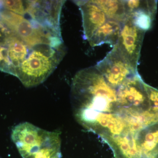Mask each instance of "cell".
Masks as SVG:
<instances>
[{
  "instance_id": "12",
  "label": "cell",
  "mask_w": 158,
  "mask_h": 158,
  "mask_svg": "<svg viewBox=\"0 0 158 158\" xmlns=\"http://www.w3.org/2000/svg\"><path fill=\"white\" fill-rule=\"evenodd\" d=\"M150 103L152 109L158 113V90L146 85Z\"/></svg>"
},
{
  "instance_id": "5",
  "label": "cell",
  "mask_w": 158,
  "mask_h": 158,
  "mask_svg": "<svg viewBox=\"0 0 158 158\" xmlns=\"http://www.w3.org/2000/svg\"><path fill=\"white\" fill-rule=\"evenodd\" d=\"M145 32L136 27L127 18L123 23L120 35L116 43L123 55L136 69Z\"/></svg>"
},
{
  "instance_id": "7",
  "label": "cell",
  "mask_w": 158,
  "mask_h": 158,
  "mask_svg": "<svg viewBox=\"0 0 158 158\" xmlns=\"http://www.w3.org/2000/svg\"><path fill=\"white\" fill-rule=\"evenodd\" d=\"M74 2L81 12L84 37L88 41L109 19L93 1H77Z\"/></svg>"
},
{
  "instance_id": "10",
  "label": "cell",
  "mask_w": 158,
  "mask_h": 158,
  "mask_svg": "<svg viewBox=\"0 0 158 158\" xmlns=\"http://www.w3.org/2000/svg\"><path fill=\"white\" fill-rule=\"evenodd\" d=\"M93 2L104 12L109 19L122 23L127 19L124 1L94 0Z\"/></svg>"
},
{
  "instance_id": "6",
  "label": "cell",
  "mask_w": 158,
  "mask_h": 158,
  "mask_svg": "<svg viewBox=\"0 0 158 158\" xmlns=\"http://www.w3.org/2000/svg\"><path fill=\"white\" fill-rule=\"evenodd\" d=\"M124 2L127 18L142 31L145 32L150 29L156 10V2L138 0Z\"/></svg>"
},
{
  "instance_id": "9",
  "label": "cell",
  "mask_w": 158,
  "mask_h": 158,
  "mask_svg": "<svg viewBox=\"0 0 158 158\" xmlns=\"http://www.w3.org/2000/svg\"><path fill=\"white\" fill-rule=\"evenodd\" d=\"M123 23L109 19L100 27L89 40L92 47L106 44L114 46L118 41Z\"/></svg>"
},
{
  "instance_id": "8",
  "label": "cell",
  "mask_w": 158,
  "mask_h": 158,
  "mask_svg": "<svg viewBox=\"0 0 158 158\" xmlns=\"http://www.w3.org/2000/svg\"><path fill=\"white\" fill-rule=\"evenodd\" d=\"M140 158H155L158 155V122L140 132L137 140Z\"/></svg>"
},
{
  "instance_id": "3",
  "label": "cell",
  "mask_w": 158,
  "mask_h": 158,
  "mask_svg": "<svg viewBox=\"0 0 158 158\" xmlns=\"http://www.w3.org/2000/svg\"><path fill=\"white\" fill-rule=\"evenodd\" d=\"M95 67L106 81L115 89L138 73L137 69L123 55L116 44Z\"/></svg>"
},
{
  "instance_id": "14",
  "label": "cell",
  "mask_w": 158,
  "mask_h": 158,
  "mask_svg": "<svg viewBox=\"0 0 158 158\" xmlns=\"http://www.w3.org/2000/svg\"></svg>"
},
{
  "instance_id": "11",
  "label": "cell",
  "mask_w": 158,
  "mask_h": 158,
  "mask_svg": "<svg viewBox=\"0 0 158 158\" xmlns=\"http://www.w3.org/2000/svg\"><path fill=\"white\" fill-rule=\"evenodd\" d=\"M3 8L16 14L24 15L26 13L25 1H2Z\"/></svg>"
},
{
  "instance_id": "4",
  "label": "cell",
  "mask_w": 158,
  "mask_h": 158,
  "mask_svg": "<svg viewBox=\"0 0 158 158\" xmlns=\"http://www.w3.org/2000/svg\"><path fill=\"white\" fill-rule=\"evenodd\" d=\"M65 1H26V13L48 30L61 34L60 15Z\"/></svg>"
},
{
  "instance_id": "15",
  "label": "cell",
  "mask_w": 158,
  "mask_h": 158,
  "mask_svg": "<svg viewBox=\"0 0 158 158\" xmlns=\"http://www.w3.org/2000/svg\"><path fill=\"white\" fill-rule=\"evenodd\" d=\"M0 158H1V157H0Z\"/></svg>"
},
{
  "instance_id": "2",
  "label": "cell",
  "mask_w": 158,
  "mask_h": 158,
  "mask_svg": "<svg viewBox=\"0 0 158 158\" xmlns=\"http://www.w3.org/2000/svg\"><path fill=\"white\" fill-rule=\"evenodd\" d=\"M2 7V5L0 7V20L29 45L60 46L64 44L61 35L43 27L27 13L20 15Z\"/></svg>"
},
{
  "instance_id": "1",
  "label": "cell",
  "mask_w": 158,
  "mask_h": 158,
  "mask_svg": "<svg viewBox=\"0 0 158 158\" xmlns=\"http://www.w3.org/2000/svg\"><path fill=\"white\" fill-rule=\"evenodd\" d=\"M60 134L25 122L13 128L11 138L23 158H58L62 157Z\"/></svg>"
},
{
  "instance_id": "13",
  "label": "cell",
  "mask_w": 158,
  "mask_h": 158,
  "mask_svg": "<svg viewBox=\"0 0 158 158\" xmlns=\"http://www.w3.org/2000/svg\"><path fill=\"white\" fill-rule=\"evenodd\" d=\"M11 31L0 20V38L6 36Z\"/></svg>"
}]
</instances>
